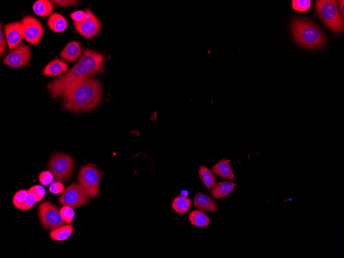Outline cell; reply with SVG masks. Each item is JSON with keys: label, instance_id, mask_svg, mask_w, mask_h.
Returning a JSON list of instances; mask_svg holds the SVG:
<instances>
[{"label": "cell", "instance_id": "obj_1", "mask_svg": "<svg viewBox=\"0 0 344 258\" xmlns=\"http://www.w3.org/2000/svg\"><path fill=\"white\" fill-rule=\"evenodd\" d=\"M104 64L103 54L91 49H85L78 63L72 69L48 84L47 89L51 98H63L66 90L77 82L102 72Z\"/></svg>", "mask_w": 344, "mask_h": 258}, {"label": "cell", "instance_id": "obj_2", "mask_svg": "<svg viewBox=\"0 0 344 258\" xmlns=\"http://www.w3.org/2000/svg\"><path fill=\"white\" fill-rule=\"evenodd\" d=\"M102 87L99 79L92 76L83 79L64 93V107L75 113L94 109L100 103Z\"/></svg>", "mask_w": 344, "mask_h": 258}, {"label": "cell", "instance_id": "obj_3", "mask_svg": "<svg viewBox=\"0 0 344 258\" xmlns=\"http://www.w3.org/2000/svg\"><path fill=\"white\" fill-rule=\"evenodd\" d=\"M291 31L295 41L305 49L320 50L327 43L325 34L310 19L294 18L291 21Z\"/></svg>", "mask_w": 344, "mask_h": 258}, {"label": "cell", "instance_id": "obj_4", "mask_svg": "<svg viewBox=\"0 0 344 258\" xmlns=\"http://www.w3.org/2000/svg\"><path fill=\"white\" fill-rule=\"evenodd\" d=\"M336 0H317L315 9L318 17L331 31L342 33L344 31V17L339 11Z\"/></svg>", "mask_w": 344, "mask_h": 258}, {"label": "cell", "instance_id": "obj_5", "mask_svg": "<svg viewBox=\"0 0 344 258\" xmlns=\"http://www.w3.org/2000/svg\"><path fill=\"white\" fill-rule=\"evenodd\" d=\"M75 163L70 156L63 153L54 155L49 162V168L55 179L62 183L67 181L72 176Z\"/></svg>", "mask_w": 344, "mask_h": 258}, {"label": "cell", "instance_id": "obj_6", "mask_svg": "<svg viewBox=\"0 0 344 258\" xmlns=\"http://www.w3.org/2000/svg\"><path fill=\"white\" fill-rule=\"evenodd\" d=\"M90 198L79 183H74L64 189L58 198V202L63 206L78 208L87 204Z\"/></svg>", "mask_w": 344, "mask_h": 258}, {"label": "cell", "instance_id": "obj_7", "mask_svg": "<svg viewBox=\"0 0 344 258\" xmlns=\"http://www.w3.org/2000/svg\"><path fill=\"white\" fill-rule=\"evenodd\" d=\"M38 216L45 229L52 231L67 224L62 218L60 208L49 202L39 205Z\"/></svg>", "mask_w": 344, "mask_h": 258}, {"label": "cell", "instance_id": "obj_8", "mask_svg": "<svg viewBox=\"0 0 344 258\" xmlns=\"http://www.w3.org/2000/svg\"><path fill=\"white\" fill-rule=\"evenodd\" d=\"M101 177V173L96 167L85 166L80 168L78 182L90 198H96L99 196Z\"/></svg>", "mask_w": 344, "mask_h": 258}, {"label": "cell", "instance_id": "obj_9", "mask_svg": "<svg viewBox=\"0 0 344 258\" xmlns=\"http://www.w3.org/2000/svg\"><path fill=\"white\" fill-rule=\"evenodd\" d=\"M32 55L30 46L27 44L21 43L14 51L7 54L3 63L15 69L30 66Z\"/></svg>", "mask_w": 344, "mask_h": 258}, {"label": "cell", "instance_id": "obj_10", "mask_svg": "<svg viewBox=\"0 0 344 258\" xmlns=\"http://www.w3.org/2000/svg\"><path fill=\"white\" fill-rule=\"evenodd\" d=\"M85 12L87 14V19L81 22H74V24L76 31L81 36L87 39H91L99 33L102 29L101 22L95 15L91 9L87 8Z\"/></svg>", "mask_w": 344, "mask_h": 258}, {"label": "cell", "instance_id": "obj_11", "mask_svg": "<svg viewBox=\"0 0 344 258\" xmlns=\"http://www.w3.org/2000/svg\"><path fill=\"white\" fill-rule=\"evenodd\" d=\"M22 22L25 30L26 41L33 45L38 44L44 33L41 22L31 16L23 18Z\"/></svg>", "mask_w": 344, "mask_h": 258}, {"label": "cell", "instance_id": "obj_12", "mask_svg": "<svg viewBox=\"0 0 344 258\" xmlns=\"http://www.w3.org/2000/svg\"><path fill=\"white\" fill-rule=\"evenodd\" d=\"M4 28L9 50L11 51L25 39V30L22 22L20 21L8 23Z\"/></svg>", "mask_w": 344, "mask_h": 258}, {"label": "cell", "instance_id": "obj_13", "mask_svg": "<svg viewBox=\"0 0 344 258\" xmlns=\"http://www.w3.org/2000/svg\"><path fill=\"white\" fill-rule=\"evenodd\" d=\"M82 47L76 41L69 42L62 51L60 56L67 62L75 63L83 54Z\"/></svg>", "mask_w": 344, "mask_h": 258}, {"label": "cell", "instance_id": "obj_14", "mask_svg": "<svg viewBox=\"0 0 344 258\" xmlns=\"http://www.w3.org/2000/svg\"><path fill=\"white\" fill-rule=\"evenodd\" d=\"M193 205L197 210L203 212L214 213L218 210L216 203L208 195L203 193H198L195 195Z\"/></svg>", "mask_w": 344, "mask_h": 258}, {"label": "cell", "instance_id": "obj_15", "mask_svg": "<svg viewBox=\"0 0 344 258\" xmlns=\"http://www.w3.org/2000/svg\"><path fill=\"white\" fill-rule=\"evenodd\" d=\"M237 186L233 182L222 181L216 184L212 188L211 194L215 199H221L229 195Z\"/></svg>", "mask_w": 344, "mask_h": 258}, {"label": "cell", "instance_id": "obj_16", "mask_svg": "<svg viewBox=\"0 0 344 258\" xmlns=\"http://www.w3.org/2000/svg\"><path fill=\"white\" fill-rule=\"evenodd\" d=\"M211 171L217 177L226 180H233L234 174L230 165V160L223 159L211 168Z\"/></svg>", "mask_w": 344, "mask_h": 258}, {"label": "cell", "instance_id": "obj_17", "mask_svg": "<svg viewBox=\"0 0 344 258\" xmlns=\"http://www.w3.org/2000/svg\"><path fill=\"white\" fill-rule=\"evenodd\" d=\"M68 69L67 64L56 58L46 65L43 70L42 74L46 76H57L66 73Z\"/></svg>", "mask_w": 344, "mask_h": 258}, {"label": "cell", "instance_id": "obj_18", "mask_svg": "<svg viewBox=\"0 0 344 258\" xmlns=\"http://www.w3.org/2000/svg\"><path fill=\"white\" fill-rule=\"evenodd\" d=\"M47 25L53 31L61 33L65 31L68 27V22L66 18L61 14L54 13L50 15Z\"/></svg>", "mask_w": 344, "mask_h": 258}, {"label": "cell", "instance_id": "obj_19", "mask_svg": "<svg viewBox=\"0 0 344 258\" xmlns=\"http://www.w3.org/2000/svg\"><path fill=\"white\" fill-rule=\"evenodd\" d=\"M192 225L197 227H206L209 225L210 220L207 215L199 210H193L188 216Z\"/></svg>", "mask_w": 344, "mask_h": 258}, {"label": "cell", "instance_id": "obj_20", "mask_svg": "<svg viewBox=\"0 0 344 258\" xmlns=\"http://www.w3.org/2000/svg\"><path fill=\"white\" fill-rule=\"evenodd\" d=\"M54 6L50 1L47 0H39L36 2L33 6V9L35 14L45 17L51 15L53 10Z\"/></svg>", "mask_w": 344, "mask_h": 258}, {"label": "cell", "instance_id": "obj_21", "mask_svg": "<svg viewBox=\"0 0 344 258\" xmlns=\"http://www.w3.org/2000/svg\"><path fill=\"white\" fill-rule=\"evenodd\" d=\"M74 230V226L69 224L52 230L50 233V237L55 241H63L68 239L71 236Z\"/></svg>", "mask_w": 344, "mask_h": 258}, {"label": "cell", "instance_id": "obj_22", "mask_svg": "<svg viewBox=\"0 0 344 258\" xmlns=\"http://www.w3.org/2000/svg\"><path fill=\"white\" fill-rule=\"evenodd\" d=\"M199 177L208 190L212 188L216 184V178L214 174L204 166H200L198 172Z\"/></svg>", "mask_w": 344, "mask_h": 258}, {"label": "cell", "instance_id": "obj_23", "mask_svg": "<svg viewBox=\"0 0 344 258\" xmlns=\"http://www.w3.org/2000/svg\"><path fill=\"white\" fill-rule=\"evenodd\" d=\"M191 205V198L179 196L174 198L172 208L176 213L185 214L188 213Z\"/></svg>", "mask_w": 344, "mask_h": 258}, {"label": "cell", "instance_id": "obj_24", "mask_svg": "<svg viewBox=\"0 0 344 258\" xmlns=\"http://www.w3.org/2000/svg\"><path fill=\"white\" fill-rule=\"evenodd\" d=\"M292 3L293 9L301 13L309 10L311 5L310 0H292Z\"/></svg>", "mask_w": 344, "mask_h": 258}, {"label": "cell", "instance_id": "obj_25", "mask_svg": "<svg viewBox=\"0 0 344 258\" xmlns=\"http://www.w3.org/2000/svg\"><path fill=\"white\" fill-rule=\"evenodd\" d=\"M29 190L18 191L13 198V204L14 206L19 209H21L26 200Z\"/></svg>", "mask_w": 344, "mask_h": 258}, {"label": "cell", "instance_id": "obj_26", "mask_svg": "<svg viewBox=\"0 0 344 258\" xmlns=\"http://www.w3.org/2000/svg\"><path fill=\"white\" fill-rule=\"evenodd\" d=\"M61 215L63 220L68 224H70L75 217V211L69 206H64L61 209Z\"/></svg>", "mask_w": 344, "mask_h": 258}, {"label": "cell", "instance_id": "obj_27", "mask_svg": "<svg viewBox=\"0 0 344 258\" xmlns=\"http://www.w3.org/2000/svg\"><path fill=\"white\" fill-rule=\"evenodd\" d=\"M40 182L44 185H48L52 184L54 180V175L49 171H45L40 173L39 176Z\"/></svg>", "mask_w": 344, "mask_h": 258}, {"label": "cell", "instance_id": "obj_28", "mask_svg": "<svg viewBox=\"0 0 344 258\" xmlns=\"http://www.w3.org/2000/svg\"><path fill=\"white\" fill-rule=\"evenodd\" d=\"M50 2L53 6L62 8L74 6L79 2V1H73V0H53Z\"/></svg>", "mask_w": 344, "mask_h": 258}, {"label": "cell", "instance_id": "obj_29", "mask_svg": "<svg viewBox=\"0 0 344 258\" xmlns=\"http://www.w3.org/2000/svg\"><path fill=\"white\" fill-rule=\"evenodd\" d=\"M37 202V196H36L33 192L29 191L25 203L24 204L21 210H26L30 209L34 206Z\"/></svg>", "mask_w": 344, "mask_h": 258}, {"label": "cell", "instance_id": "obj_30", "mask_svg": "<svg viewBox=\"0 0 344 258\" xmlns=\"http://www.w3.org/2000/svg\"><path fill=\"white\" fill-rule=\"evenodd\" d=\"M30 191L33 192L37 197V202L41 201L45 194V189L43 186L37 185L31 187Z\"/></svg>", "mask_w": 344, "mask_h": 258}, {"label": "cell", "instance_id": "obj_31", "mask_svg": "<svg viewBox=\"0 0 344 258\" xmlns=\"http://www.w3.org/2000/svg\"><path fill=\"white\" fill-rule=\"evenodd\" d=\"M70 17L75 22H81L87 18V14L85 11L77 10L70 14Z\"/></svg>", "mask_w": 344, "mask_h": 258}, {"label": "cell", "instance_id": "obj_32", "mask_svg": "<svg viewBox=\"0 0 344 258\" xmlns=\"http://www.w3.org/2000/svg\"><path fill=\"white\" fill-rule=\"evenodd\" d=\"M0 28H1L0 29V56L2 57L7 51V46L5 35L2 30V23H1Z\"/></svg>", "mask_w": 344, "mask_h": 258}, {"label": "cell", "instance_id": "obj_33", "mask_svg": "<svg viewBox=\"0 0 344 258\" xmlns=\"http://www.w3.org/2000/svg\"><path fill=\"white\" fill-rule=\"evenodd\" d=\"M63 184L61 182H55L51 184L49 191L53 194H60L64 190Z\"/></svg>", "mask_w": 344, "mask_h": 258}, {"label": "cell", "instance_id": "obj_34", "mask_svg": "<svg viewBox=\"0 0 344 258\" xmlns=\"http://www.w3.org/2000/svg\"><path fill=\"white\" fill-rule=\"evenodd\" d=\"M339 7L340 8L341 12L342 13V15L344 17V1H343V0H342V1H340Z\"/></svg>", "mask_w": 344, "mask_h": 258}, {"label": "cell", "instance_id": "obj_35", "mask_svg": "<svg viewBox=\"0 0 344 258\" xmlns=\"http://www.w3.org/2000/svg\"><path fill=\"white\" fill-rule=\"evenodd\" d=\"M180 196L187 198L189 195V192L187 190H183L180 193Z\"/></svg>", "mask_w": 344, "mask_h": 258}]
</instances>
